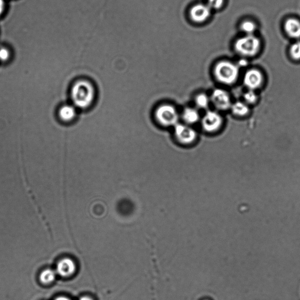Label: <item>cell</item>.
Wrapping results in <instances>:
<instances>
[{"mask_svg": "<svg viewBox=\"0 0 300 300\" xmlns=\"http://www.w3.org/2000/svg\"><path fill=\"white\" fill-rule=\"evenodd\" d=\"M95 91L92 83L85 80H79L75 83L71 91V97L75 106L85 109L93 103Z\"/></svg>", "mask_w": 300, "mask_h": 300, "instance_id": "cell-1", "label": "cell"}, {"mask_svg": "<svg viewBox=\"0 0 300 300\" xmlns=\"http://www.w3.org/2000/svg\"><path fill=\"white\" fill-rule=\"evenodd\" d=\"M239 69L237 65L229 61H221L215 66L214 75L219 82L230 85L236 82Z\"/></svg>", "mask_w": 300, "mask_h": 300, "instance_id": "cell-2", "label": "cell"}, {"mask_svg": "<svg viewBox=\"0 0 300 300\" xmlns=\"http://www.w3.org/2000/svg\"><path fill=\"white\" fill-rule=\"evenodd\" d=\"M261 47V41L253 35H246L237 40L235 49L239 54L245 56H253L258 53Z\"/></svg>", "mask_w": 300, "mask_h": 300, "instance_id": "cell-3", "label": "cell"}, {"mask_svg": "<svg viewBox=\"0 0 300 300\" xmlns=\"http://www.w3.org/2000/svg\"><path fill=\"white\" fill-rule=\"evenodd\" d=\"M155 117L161 125L164 126H175L178 123L179 115L174 106L161 105L155 112Z\"/></svg>", "mask_w": 300, "mask_h": 300, "instance_id": "cell-4", "label": "cell"}, {"mask_svg": "<svg viewBox=\"0 0 300 300\" xmlns=\"http://www.w3.org/2000/svg\"><path fill=\"white\" fill-rule=\"evenodd\" d=\"M223 124L221 114L215 111H207L201 120V125L205 131L213 132L218 131Z\"/></svg>", "mask_w": 300, "mask_h": 300, "instance_id": "cell-5", "label": "cell"}, {"mask_svg": "<svg viewBox=\"0 0 300 300\" xmlns=\"http://www.w3.org/2000/svg\"><path fill=\"white\" fill-rule=\"evenodd\" d=\"M210 99L213 106L220 111H226L231 108L232 105L229 94L222 89H215Z\"/></svg>", "mask_w": 300, "mask_h": 300, "instance_id": "cell-6", "label": "cell"}, {"mask_svg": "<svg viewBox=\"0 0 300 300\" xmlns=\"http://www.w3.org/2000/svg\"><path fill=\"white\" fill-rule=\"evenodd\" d=\"M174 127L175 136L180 143L184 144H191L197 138V132L191 127L180 123Z\"/></svg>", "mask_w": 300, "mask_h": 300, "instance_id": "cell-7", "label": "cell"}, {"mask_svg": "<svg viewBox=\"0 0 300 300\" xmlns=\"http://www.w3.org/2000/svg\"><path fill=\"white\" fill-rule=\"evenodd\" d=\"M263 82V76L261 71L257 69H250L247 71L244 77V83L249 90L255 91Z\"/></svg>", "mask_w": 300, "mask_h": 300, "instance_id": "cell-8", "label": "cell"}, {"mask_svg": "<svg viewBox=\"0 0 300 300\" xmlns=\"http://www.w3.org/2000/svg\"><path fill=\"white\" fill-rule=\"evenodd\" d=\"M211 9L207 5L197 4L193 6L189 11V17L192 21L203 22L209 18Z\"/></svg>", "mask_w": 300, "mask_h": 300, "instance_id": "cell-9", "label": "cell"}, {"mask_svg": "<svg viewBox=\"0 0 300 300\" xmlns=\"http://www.w3.org/2000/svg\"><path fill=\"white\" fill-rule=\"evenodd\" d=\"M76 264L72 259L65 258L59 261L57 264V272L63 278H68L76 272Z\"/></svg>", "mask_w": 300, "mask_h": 300, "instance_id": "cell-10", "label": "cell"}, {"mask_svg": "<svg viewBox=\"0 0 300 300\" xmlns=\"http://www.w3.org/2000/svg\"><path fill=\"white\" fill-rule=\"evenodd\" d=\"M284 27L285 31L290 37L293 38H300V22L299 20L294 19H287Z\"/></svg>", "mask_w": 300, "mask_h": 300, "instance_id": "cell-11", "label": "cell"}, {"mask_svg": "<svg viewBox=\"0 0 300 300\" xmlns=\"http://www.w3.org/2000/svg\"><path fill=\"white\" fill-rule=\"evenodd\" d=\"M76 114V110L74 106L71 105L63 106L58 112L60 119L65 122H71L74 119Z\"/></svg>", "mask_w": 300, "mask_h": 300, "instance_id": "cell-12", "label": "cell"}, {"mask_svg": "<svg viewBox=\"0 0 300 300\" xmlns=\"http://www.w3.org/2000/svg\"><path fill=\"white\" fill-rule=\"evenodd\" d=\"M184 122L188 125H192L198 122L200 119V114L194 108H188L184 110L183 115Z\"/></svg>", "mask_w": 300, "mask_h": 300, "instance_id": "cell-13", "label": "cell"}, {"mask_svg": "<svg viewBox=\"0 0 300 300\" xmlns=\"http://www.w3.org/2000/svg\"><path fill=\"white\" fill-rule=\"evenodd\" d=\"M230 108L233 114L238 116H246L249 112V108L247 104L242 102H236L233 103Z\"/></svg>", "mask_w": 300, "mask_h": 300, "instance_id": "cell-14", "label": "cell"}, {"mask_svg": "<svg viewBox=\"0 0 300 300\" xmlns=\"http://www.w3.org/2000/svg\"><path fill=\"white\" fill-rule=\"evenodd\" d=\"M195 101L198 108L205 109L209 106L210 99L206 94H200L196 96Z\"/></svg>", "mask_w": 300, "mask_h": 300, "instance_id": "cell-15", "label": "cell"}, {"mask_svg": "<svg viewBox=\"0 0 300 300\" xmlns=\"http://www.w3.org/2000/svg\"><path fill=\"white\" fill-rule=\"evenodd\" d=\"M56 273L53 270L47 269L42 272L40 275V281L44 284H50L56 279Z\"/></svg>", "mask_w": 300, "mask_h": 300, "instance_id": "cell-16", "label": "cell"}, {"mask_svg": "<svg viewBox=\"0 0 300 300\" xmlns=\"http://www.w3.org/2000/svg\"><path fill=\"white\" fill-rule=\"evenodd\" d=\"M241 30L247 35H253L256 30V25L252 21H244L241 25Z\"/></svg>", "mask_w": 300, "mask_h": 300, "instance_id": "cell-17", "label": "cell"}, {"mask_svg": "<svg viewBox=\"0 0 300 300\" xmlns=\"http://www.w3.org/2000/svg\"><path fill=\"white\" fill-rule=\"evenodd\" d=\"M244 97L246 103L250 104V105L255 103L258 100V96H257L255 91L252 90L247 91L244 94Z\"/></svg>", "mask_w": 300, "mask_h": 300, "instance_id": "cell-18", "label": "cell"}, {"mask_svg": "<svg viewBox=\"0 0 300 300\" xmlns=\"http://www.w3.org/2000/svg\"><path fill=\"white\" fill-rule=\"evenodd\" d=\"M290 54L293 59L296 60L300 59V41H297L291 46Z\"/></svg>", "mask_w": 300, "mask_h": 300, "instance_id": "cell-19", "label": "cell"}, {"mask_svg": "<svg viewBox=\"0 0 300 300\" xmlns=\"http://www.w3.org/2000/svg\"><path fill=\"white\" fill-rule=\"evenodd\" d=\"M224 4V0H208L207 1V5L210 8V9H219L221 8Z\"/></svg>", "mask_w": 300, "mask_h": 300, "instance_id": "cell-20", "label": "cell"}, {"mask_svg": "<svg viewBox=\"0 0 300 300\" xmlns=\"http://www.w3.org/2000/svg\"><path fill=\"white\" fill-rule=\"evenodd\" d=\"M10 52L7 48H0V60L1 61L6 62L10 58Z\"/></svg>", "mask_w": 300, "mask_h": 300, "instance_id": "cell-21", "label": "cell"}, {"mask_svg": "<svg viewBox=\"0 0 300 300\" xmlns=\"http://www.w3.org/2000/svg\"><path fill=\"white\" fill-rule=\"evenodd\" d=\"M5 9V1L4 0H0V16L3 13Z\"/></svg>", "mask_w": 300, "mask_h": 300, "instance_id": "cell-22", "label": "cell"}, {"mask_svg": "<svg viewBox=\"0 0 300 300\" xmlns=\"http://www.w3.org/2000/svg\"><path fill=\"white\" fill-rule=\"evenodd\" d=\"M55 300H71L68 298H66V297H58V298H57Z\"/></svg>", "mask_w": 300, "mask_h": 300, "instance_id": "cell-23", "label": "cell"}, {"mask_svg": "<svg viewBox=\"0 0 300 300\" xmlns=\"http://www.w3.org/2000/svg\"><path fill=\"white\" fill-rule=\"evenodd\" d=\"M79 300H93V299H92L89 297H82Z\"/></svg>", "mask_w": 300, "mask_h": 300, "instance_id": "cell-24", "label": "cell"}, {"mask_svg": "<svg viewBox=\"0 0 300 300\" xmlns=\"http://www.w3.org/2000/svg\"></svg>", "mask_w": 300, "mask_h": 300, "instance_id": "cell-25", "label": "cell"}]
</instances>
